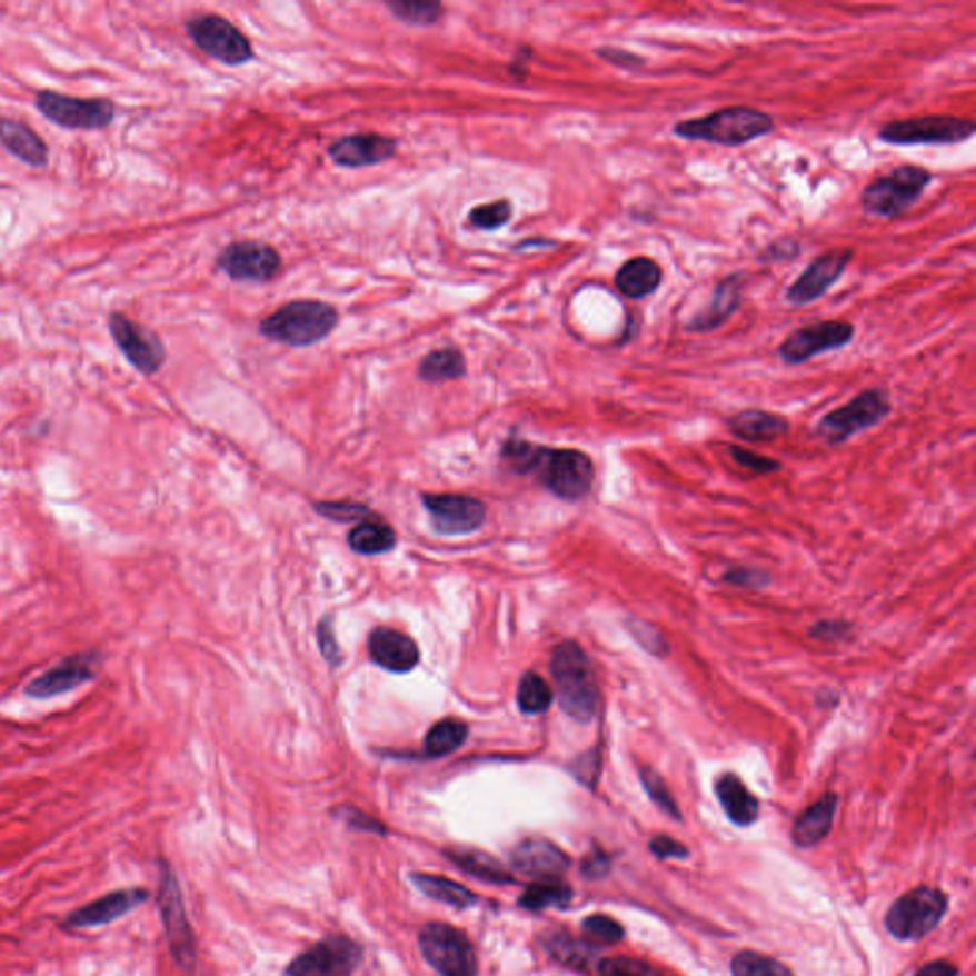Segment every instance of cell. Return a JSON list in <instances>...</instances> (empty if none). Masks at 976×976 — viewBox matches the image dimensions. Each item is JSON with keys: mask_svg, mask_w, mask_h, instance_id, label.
I'll return each instance as SVG.
<instances>
[{"mask_svg": "<svg viewBox=\"0 0 976 976\" xmlns=\"http://www.w3.org/2000/svg\"><path fill=\"white\" fill-rule=\"evenodd\" d=\"M502 456L514 471L536 475L549 492L570 502L588 495L596 479L594 461L576 448H548L511 439Z\"/></svg>", "mask_w": 976, "mask_h": 976, "instance_id": "cell-1", "label": "cell"}, {"mask_svg": "<svg viewBox=\"0 0 976 976\" xmlns=\"http://www.w3.org/2000/svg\"><path fill=\"white\" fill-rule=\"evenodd\" d=\"M776 121L773 114L749 106H729L704 117L677 121L671 128L679 140L704 141L721 148H743L751 141L773 135Z\"/></svg>", "mask_w": 976, "mask_h": 976, "instance_id": "cell-2", "label": "cell"}, {"mask_svg": "<svg viewBox=\"0 0 976 976\" xmlns=\"http://www.w3.org/2000/svg\"><path fill=\"white\" fill-rule=\"evenodd\" d=\"M549 668L562 711L584 725L594 721L601 706V690L586 650L578 643L562 641L551 653Z\"/></svg>", "mask_w": 976, "mask_h": 976, "instance_id": "cell-3", "label": "cell"}, {"mask_svg": "<svg viewBox=\"0 0 976 976\" xmlns=\"http://www.w3.org/2000/svg\"><path fill=\"white\" fill-rule=\"evenodd\" d=\"M935 176L919 165H903L893 168L887 175L877 176L860 193V208L864 215L896 220L916 207L925 191L929 189Z\"/></svg>", "mask_w": 976, "mask_h": 976, "instance_id": "cell-4", "label": "cell"}, {"mask_svg": "<svg viewBox=\"0 0 976 976\" xmlns=\"http://www.w3.org/2000/svg\"><path fill=\"white\" fill-rule=\"evenodd\" d=\"M340 315L319 300L290 301L261 322V335L292 348H306L325 340L338 327Z\"/></svg>", "mask_w": 976, "mask_h": 976, "instance_id": "cell-5", "label": "cell"}, {"mask_svg": "<svg viewBox=\"0 0 976 976\" xmlns=\"http://www.w3.org/2000/svg\"><path fill=\"white\" fill-rule=\"evenodd\" d=\"M157 869L159 876H157L155 900L161 914L170 956L181 970L193 973L197 965V938L183 904L180 879L176 876L172 864L162 856L157 858Z\"/></svg>", "mask_w": 976, "mask_h": 976, "instance_id": "cell-6", "label": "cell"}, {"mask_svg": "<svg viewBox=\"0 0 976 976\" xmlns=\"http://www.w3.org/2000/svg\"><path fill=\"white\" fill-rule=\"evenodd\" d=\"M890 410H893V402H890L887 389H863L849 402H845L843 407L834 408L831 412L823 416L816 426V435L826 445L836 447V445L849 441L850 437L863 434L866 429L876 428L877 424H882L890 415Z\"/></svg>", "mask_w": 976, "mask_h": 976, "instance_id": "cell-7", "label": "cell"}, {"mask_svg": "<svg viewBox=\"0 0 976 976\" xmlns=\"http://www.w3.org/2000/svg\"><path fill=\"white\" fill-rule=\"evenodd\" d=\"M975 122L956 114H919L885 122L877 140L889 146H957L975 136Z\"/></svg>", "mask_w": 976, "mask_h": 976, "instance_id": "cell-8", "label": "cell"}, {"mask_svg": "<svg viewBox=\"0 0 976 976\" xmlns=\"http://www.w3.org/2000/svg\"><path fill=\"white\" fill-rule=\"evenodd\" d=\"M418 944L424 959L441 976H477L479 959L464 930L448 923H428L420 929Z\"/></svg>", "mask_w": 976, "mask_h": 976, "instance_id": "cell-9", "label": "cell"}, {"mask_svg": "<svg viewBox=\"0 0 976 976\" xmlns=\"http://www.w3.org/2000/svg\"><path fill=\"white\" fill-rule=\"evenodd\" d=\"M948 908L946 896L938 889L919 887L900 896L885 917L887 929L900 940H916L929 935Z\"/></svg>", "mask_w": 976, "mask_h": 976, "instance_id": "cell-10", "label": "cell"}, {"mask_svg": "<svg viewBox=\"0 0 976 976\" xmlns=\"http://www.w3.org/2000/svg\"><path fill=\"white\" fill-rule=\"evenodd\" d=\"M855 325L841 319L810 322L789 332L776 348V355L784 365L797 367L818 355L847 348L855 340Z\"/></svg>", "mask_w": 976, "mask_h": 976, "instance_id": "cell-11", "label": "cell"}, {"mask_svg": "<svg viewBox=\"0 0 976 976\" xmlns=\"http://www.w3.org/2000/svg\"><path fill=\"white\" fill-rule=\"evenodd\" d=\"M361 959V946L348 936H325L290 962L287 976H351Z\"/></svg>", "mask_w": 976, "mask_h": 976, "instance_id": "cell-12", "label": "cell"}, {"mask_svg": "<svg viewBox=\"0 0 976 976\" xmlns=\"http://www.w3.org/2000/svg\"><path fill=\"white\" fill-rule=\"evenodd\" d=\"M855 260V250L850 247L831 248L823 255L816 256L796 281L789 285L784 300L791 308H805L823 296L828 295L829 288L834 287L847 271L850 261Z\"/></svg>", "mask_w": 976, "mask_h": 976, "instance_id": "cell-13", "label": "cell"}, {"mask_svg": "<svg viewBox=\"0 0 976 976\" xmlns=\"http://www.w3.org/2000/svg\"><path fill=\"white\" fill-rule=\"evenodd\" d=\"M34 103L47 119L63 128L98 130L108 127L114 119L113 101L103 98L81 100L71 96L56 94L52 90H42L37 94Z\"/></svg>", "mask_w": 976, "mask_h": 976, "instance_id": "cell-14", "label": "cell"}, {"mask_svg": "<svg viewBox=\"0 0 976 976\" xmlns=\"http://www.w3.org/2000/svg\"><path fill=\"white\" fill-rule=\"evenodd\" d=\"M188 31L202 52L226 66H242L255 56L247 37L220 16H199L189 21Z\"/></svg>", "mask_w": 976, "mask_h": 976, "instance_id": "cell-15", "label": "cell"}, {"mask_svg": "<svg viewBox=\"0 0 976 976\" xmlns=\"http://www.w3.org/2000/svg\"><path fill=\"white\" fill-rule=\"evenodd\" d=\"M103 666V655L96 650H84L63 658L54 668L34 677L26 687V695L37 700H48L56 696L68 695L82 685L92 681Z\"/></svg>", "mask_w": 976, "mask_h": 976, "instance_id": "cell-16", "label": "cell"}, {"mask_svg": "<svg viewBox=\"0 0 976 976\" xmlns=\"http://www.w3.org/2000/svg\"><path fill=\"white\" fill-rule=\"evenodd\" d=\"M149 900H151V890L146 887L109 890L92 903L69 912L61 925L63 929H98L119 922Z\"/></svg>", "mask_w": 976, "mask_h": 976, "instance_id": "cell-17", "label": "cell"}, {"mask_svg": "<svg viewBox=\"0 0 976 976\" xmlns=\"http://www.w3.org/2000/svg\"><path fill=\"white\" fill-rule=\"evenodd\" d=\"M109 330L122 355L132 362V367L140 370L141 375H155L161 370L167 359V351L159 336L130 321L127 315L122 313H111Z\"/></svg>", "mask_w": 976, "mask_h": 976, "instance_id": "cell-18", "label": "cell"}, {"mask_svg": "<svg viewBox=\"0 0 976 976\" xmlns=\"http://www.w3.org/2000/svg\"><path fill=\"white\" fill-rule=\"evenodd\" d=\"M424 506L428 508L434 529L439 535H469L481 529L487 519L485 504L471 496L426 495Z\"/></svg>", "mask_w": 976, "mask_h": 976, "instance_id": "cell-19", "label": "cell"}, {"mask_svg": "<svg viewBox=\"0 0 976 976\" xmlns=\"http://www.w3.org/2000/svg\"><path fill=\"white\" fill-rule=\"evenodd\" d=\"M218 268L233 281H271L281 269V256L260 242H233L218 256Z\"/></svg>", "mask_w": 976, "mask_h": 976, "instance_id": "cell-20", "label": "cell"}, {"mask_svg": "<svg viewBox=\"0 0 976 976\" xmlns=\"http://www.w3.org/2000/svg\"><path fill=\"white\" fill-rule=\"evenodd\" d=\"M744 285H746L744 273H730L719 279L711 290L706 308L690 317L685 330L689 335H709L716 332L717 328L725 327L730 321V317L743 306Z\"/></svg>", "mask_w": 976, "mask_h": 976, "instance_id": "cell-21", "label": "cell"}, {"mask_svg": "<svg viewBox=\"0 0 976 976\" xmlns=\"http://www.w3.org/2000/svg\"><path fill=\"white\" fill-rule=\"evenodd\" d=\"M511 866L525 876L546 882L559 879L569 869L570 860L556 843L548 839H525L511 850Z\"/></svg>", "mask_w": 976, "mask_h": 976, "instance_id": "cell-22", "label": "cell"}, {"mask_svg": "<svg viewBox=\"0 0 976 976\" xmlns=\"http://www.w3.org/2000/svg\"><path fill=\"white\" fill-rule=\"evenodd\" d=\"M395 149L397 141L388 136L355 135L335 141L328 149V155L340 167L362 168L388 161L394 157Z\"/></svg>", "mask_w": 976, "mask_h": 976, "instance_id": "cell-23", "label": "cell"}, {"mask_svg": "<svg viewBox=\"0 0 976 976\" xmlns=\"http://www.w3.org/2000/svg\"><path fill=\"white\" fill-rule=\"evenodd\" d=\"M370 656L380 668L407 674L420 663V650L410 637L391 628H376L368 639Z\"/></svg>", "mask_w": 976, "mask_h": 976, "instance_id": "cell-24", "label": "cell"}, {"mask_svg": "<svg viewBox=\"0 0 976 976\" xmlns=\"http://www.w3.org/2000/svg\"><path fill=\"white\" fill-rule=\"evenodd\" d=\"M664 282V269L649 256H634L624 261L615 275V287L628 300H645L656 295Z\"/></svg>", "mask_w": 976, "mask_h": 976, "instance_id": "cell-25", "label": "cell"}, {"mask_svg": "<svg viewBox=\"0 0 976 976\" xmlns=\"http://www.w3.org/2000/svg\"><path fill=\"white\" fill-rule=\"evenodd\" d=\"M729 429L748 442H769L789 431L788 418L761 408H746L729 418Z\"/></svg>", "mask_w": 976, "mask_h": 976, "instance_id": "cell-26", "label": "cell"}, {"mask_svg": "<svg viewBox=\"0 0 976 976\" xmlns=\"http://www.w3.org/2000/svg\"><path fill=\"white\" fill-rule=\"evenodd\" d=\"M716 796L733 823L749 826L759 816V803L736 775L725 773L716 783Z\"/></svg>", "mask_w": 976, "mask_h": 976, "instance_id": "cell-27", "label": "cell"}, {"mask_svg": "<svg viewBox=\"0 0 976 976\" xmlns=\"http://www.w3.org/2000/svg\"><path fill=\"white\" fill-rule=\"evenodd\" d=\"M0 143L26 165L47 167V143L23 122L0 119Z\"/></svg>", "mask_w": 976, "mask_h": 976, "instance_id": "cell-28", "label": "cell"}, {"mask_svg": "<svg viewBox=\"0 0 976 976\" xmlns=\"http://www.w3.org/2000/svg\"><path fill=\"white\" fill-rule=\"evenodd\" d=\"M837 809L836 794H826L805 810L791 829V837L799 847H810L828 836Z\"/></svg>", "mask_w": 976, "mask_h": 976, "instance_id": "cell-29", "label": "cell"}, {"mask_svg": "<svg viewBox=\"0 0 976 976\" xmlns=\"http://www.w3.org/2000/svg\"><path fill=\"white\" fill-rule=\"evenodd\" d=\"M447 856L466 874L477 877L481 882L490 883V885H509V883L516 882V877L504 868L502 863L496 860L495 856L488 855L485 850L456 847V849H448Z\"/></svg>", "mask_w": 976, "mask_h": 976, "instance_id": "cell-30", "label": "cell"}, {"mask_svg": "<svg viewBox=\"0 0 976 976\" xmlns=\"http://www.w3.org/2000/svg\"><path fill=\"white\" fill-rule=\"evenodd\" d=\"M416 889L421 890L424 895L434 898L435 903L447 904L452 908L466 909L471 908L479 903V898L475 893L464 887L460 883L452 882L448 877L434 876V874H412L410 876Z\"/></svg>", "mask_w": 976, "mask_h": 976, "instance_id": "cell-31", "label": "cell"}, {"mask_svg": "<svg viewBox=\"0 0 976 976\" xmlns=\"http://www.w3.org/2000/svg\"><path fill=\"white\" fill-rule=\"evenodd\" d=\"M466 375V361L458 349H437L421 359L418 376L429 384L458 380Z\"/></svg>", "mask_w": 976, "mask_h": 976, "instance_id": "cell-32", "label": "cell"}, {"mask_svg": "<svg viewBox=\"0 0 976 976\" xmlns=\"http://www.w3.org/2000/svg\"><path fill=\"white\" fill-rule=\"evenodd\" d=\"M468 733V725L460 721V719H455V717H448V719L435 723L434 727L429 729L428 736H426L424 754L428 757L450 756V754H455L456 749L460 748L461 744L466 743Z\"/></svg>", "mask_w": 976, "mask_h": 976, "instance_id": "cell-33", "label": "cell"}, {"mask_svg": "<svg viewBox=\"0 0 976 976\" xmlns=\"http://www.w3.org/2000/svg\"><path fill=\"white\" fill-rule=\"evenodd\" d=\"M349 546L362 556H380L395 546V532L380 521H361L349 532Z\"/></svg>", "mask_w": 976, "mask_h": 976, "instance_id": "cell-34", "label": "cell"}, {"mask_svg": "<svg viewBox=\"0 0 976 976\" xmlns=\"http://www.w3.org/2000/svg\"><path fill=\"white\" fill-rule=\"evenodd\" d=\"M572 890L567 883L559 879H546V882L532 883L519 896V906L529 912L551 908V906H565L570 903Z\"/></svg>", "mask_w": 976, "mask_h": 976, "instance_id": "cell-35", "label": "cell"}, {"mask_svg": "<svg viewBox=\"0 0 976 976\" xmlns=\"http://www.w3.org/2000/svg\"><path fill=\"white\" fill-rule=\"evenodd\" d=\"M551 703H554V690L549 687L548 681L535 671H527L521 677L519 689H517L519 708L525 714L536 716V714H544L551 706Z\"/></svg>", "mask_w": 976, "mask_h": 976, "instance_id": "cell-36", "label": "cell"}, {"mask_svg": "<svg viewBox=\"0 0 976 976\" xmlns=\"http://www.w3.org/2000/svg\"><path fill=\"white\" fill-rule=\"evenodd\" d=\"M546 949L556 957L557 962L578 970L588 969L591 957H594L591 944L580 943L576 938H570L569 935L548 936Z\"/></svg>", "mask_w": 976, "mask_h": 976, "instance_id": "cell-37", "label": "cell"}, {"mask_svg": "<svg viewBox=\"0 0 976 976\" xmlns=\"http://www.w3.org/2000/svg\"><path fill=\"white\" fill-rule=\"evenodd\" d=\"M733 976H794L784 963L757 952H743L730 963Z\"/></svg>", "mask_w": 976, "mask_h": 976, "instance_id": "cell-38", "label": "cell"}, {"mask_svg": "<svg viewBox=\"0 0 976 976\" xmlns=\"http://www.w3.org/2000/svg\"><path fill=\"white\" fill-rule=\"evenodd\" d=\"M389 10L397 20L407 21L412 26H431L442 14L441 4L437 2H415V0H391Z\"/></svg>", "mask_w": 976, "mask_h": 976, "instance_id": "cell-39", "label": "cell"}, {"mask_svg": "<svg viewBox=\"0 0 976 976\" xmlns=\"http://www.w3.org/2000/svg\"><path fill=\"white\" fill-rule=\"evenodd\" d=\"M511 220V205L509 201H495L481 207H475L469 212V226L485 231H495L506 226Z\"/></svg>", "mask_w": 976, "mask_h": 976, "instance_id": "cell-40", "label": "cell"}, {"mask_svg": "<svg viewBox=\"0 0 976 976\" xmlns=\"http://www.w3.org/2000/svg\"><path fill=\"white\" fill-rule=\"evenodd\" d=\"M584 933L589 936V940L602 946H613L624 938V929L620 923L615 922L613 917L607 916H589L582 923Z\"/></svg>", "mask_w": 976, "mask_h": 976, "instance_id": "cell-41", "label": "cell"}, {"mask_svg": "<svg viewBox=\"0 0 976 976\" xmlns=\"http://www.w3.org/2000/svg\"><path fill=\"white\" fill-rule=\"evenodd\" d=\"M639 778H641L643 786L647 789L650 799H653V801H655L666 815L679 818V809H677L676 801H674V797L669 794L668 786L664 783L663 776L658 775V773H655L653 769L643 767V769H639Z\"/></svg>", "mask_w": 976, "mask_h": 976, "instance_id": "cell-42", "label": "cell"}, {"mask_svg": "<svg viewBox=\"0 0 976 976\" xmlns=\"http://www.w3.org/2000/svg\"><path fill=\"white\" fill-rule=\"evenodd\" d=\"M599 976H666L647 962L631 957H610L599 963Z\"/></svg>", "mask_w": 976, "mask_h": 976, "instance_id": "cell-43", "label": "cell"}, {"mask_svg": "<svg viewBox=\"0 0 976 976\" xmlns=\"http://www.w3.org/2000/svg\"><path fill=\"white\" fill-rule=\"evenodd\" d=\"M597 58L607 61L613 68L626 71V73H639L647 68V58L637 54L634 50L620 47H601L596 50Z\"/></svg>", "mask_w": 976, "mask_h": 976, "instance_id": "cell-44", "label": "cell"}, {"mask_svg": "<svg viewBox=\"0 0 976 976\" xmlns=\"http://www.w3.org/2000/svg\"><path fill=\"white\" fill-rule=\"evenodd\" d=\"M626 626H628L631 637L650 655L664 656L668 653V643L653 624L643 623V620H628Z\"/></svg>", "mask_w": 976, "mask_h": 976, "instance_id": "cell-45", "label": "cell"}, {"mask_svg": "<svg viewBox=\"0 0 976 976\" xmlns=\"http://www.w3.org/2000/svg\"><path fill=\"white\" fill-rule=\"evenodd\" d=\"M336 816L341 823L348 824L349 828L359 829V831H370L378 836H388V828L376 820L375 816L367 815L365 810L355 809V807H340L336 810Z\"/></svg>", "mask_w": 976, "mask_h": 976, "instance_id": "cell-46", "label": "cell"}, {"mask_svg": "<svg viewBox=\"0 0 976 976\" xmlns=\"http://www.w3.org/2000/svg\"><path fill=\"white\" fill-rule=\"evenodd\" d=\"M799 255H801V245L794 239L784 237V239L773 241L763 248L757 258L761 263H780V261L796 260Z\"/></svg>", "mask_w": 976, "mask_h": 976, "instance_id": "cell-47", "label": "cell"}, {"mask_svg": "<svg viewBox=\"0 0 976 976\" xmlns=\"http://www.w3.org/2000/svg\"><path fill=\"white\" fill-rule=\"evenodd\" d=\"M729 455L733 456V460H735L738 466L751 469V471H756V474H773L776 469H780V464H778V461L770 460L767 456L756 455V452H751V450H744V448L740 447H730Z\"/></svg>", "mask_w": 976, "mask_h": 976, "instance_id": "cell-48", "label": "cell"}, {"mask_svg": "<svg viewBox=\"0 0 976 976\" xmlns=\"http://www.w3.org/2000/svg\"><path fill=\"white\" fill-rule=\"evenodd\" d=\"M725 582L736 588L761 589L769 584V578L763 570L748 569V567H735L727 570L723 576Z\"/></svg>", "mask_w": 976, "mask_h": 976, "instance_id": "cell-49", "label": "cell"}, {"mask_svg": "<svg viewBox=\"0 0 976 976\" xmlns=\"http://www.w3.org/2000/svg\"><path fill=\"white\" fill-rule=\"evenodd\" d=\"M850 626L841 620H820L809 629V636L818 641L837 643L849 636Z\"/></svg>", "mask_w": 976, "mask_h": 976, "instance_id": "cell-50", "label": "cell"}, {"mask_svg": "<svg viewBox=\"0 0 976 976\" xmlns=\"http://www.w3.org/2000/svg\"><path fill=\"white\" fill-rule=\"evenodd\" d=\"M599 763H601V757H599V751H589L586 756L580 757L578 761H576L575 773L576 778L580 780V783L588 784V786H594L597 780V775H599Z\"/></svg>", "mask_w": 976, "mask_h": 976, "instance_id": "cell-51", "label": "cell"}, {"mask_svg": "<svg viewBox=\"0 0 976 976\" xmlns=\"http://www.w3.org/2000/svg\"><path fill=\"white\" fill-rule=\"evenodd\" d=\"M319 645H321L322 655H325L328 663L332 664V666H338L341 660L340 649H338V643H336L332 620H328V618L322 620L321 626H319Z\"/></svg>", "mask_w": 976, "mask_h": 976, "instance_id": "cell-52", "label": "cell"}, {"mask_svg": "<svg viewBox=\"0 0 976 976\" xmlns=\"http://www.w3.org/2000/svg\"><path fill=\"white\" fill-rule=\"evenodd\" d=\"M322 516L332 517L338 521H351V519H362L368 517V511L361 506H349V504H319L317 506Z\"/></svg>", "mask_w": 976, "mask_h": 976, "instance_id": "cell-53", "label": "cell"}, {"mask_svg": "<svg viewBox=\"0 0 976 976\" xmlns=\"http://www.w3.org/2000/svg\"><path fill=\"white\" fill-rule=\"evenodd\" d=\"M650 850L658 858H685V856L689 855V850H687V847H683L681 843L664 836L655 837L650 841Z\"/></svg>", "mask_w": 976, "mask_h": 976, "instance_id": "cell-54", "label": "cell"}, {"mask_svg": "<svg viewBox=\"0 0 976 976\" xmlns=\"http://www.w3.org/2000/svg\"><path fill=\"white\" fill-rule=\"evenodd\" d=\"M584 874L588 877H601L609 872V858L602 853L589 855L582 864Z\"/></svg>", "mask_w": 976, "mask_h": 976, "instance_id": "cell-55", "label": "cell"}, {"mask_svg": "<svg viewBox=\"0 0 976 976\" xmlns=\"http://www.w3.org/2000/svg\"><path fill=\"white\" fill-rule=\"evenodd\" d=\"M916 976H957V967L948 962H933L917 970Z\"/></svg>", "mask_w": 976, "mask_h": 976, "instance_id": "cell-56", "label": "cell"}]
</instances>
